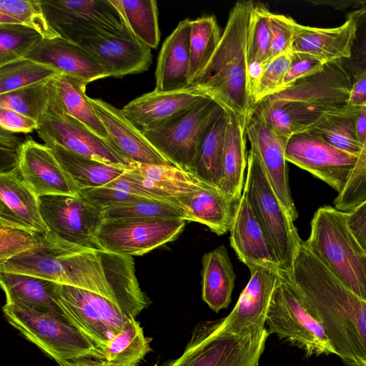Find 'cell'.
<instances>
[{
    "label": "cell",
    "instance_id": "obj_1",
    "mask_svg": "<svg viewBox=\"0 0 366 366\" xmlns=\"http://www.w3.org/2000/svg\"><path fill=\"white\" fill-rule=\"evenodd\" d=\"M0 272L31 275L99 295L136 318L150 304L133 257L84 247L50 232L41 245L0 263Z\"/></svg>",
    "mask_w": 366,
    "mask_h": 366
},
{
    "label": "cell",
    "instance_id": "obj_2",
    "mask_svg": "<svg viewBox=\"0 0 366 366\" xmlns=\"http://www.w3.org/2000/svg\"><path fill=\"white\" fill-rule=\"evenodd\" d=\"M322 324L336 355L366 366V301L350 290L301 240L291 277L280 275Z\"/></svg>",
    "mask_w": 366,
    "mask_h": 366
},
{
    "label": "cell",
    "instance_id": "obj_3",
    "mask_svg": "<svg viewBox=\"0 0 366 366\" xmlns=\"http://www.w3.org/2000/svg\"><path fill=\"white\" fill-rule=\"evenodd\" d=\"M254 5L252 1L234 4L217 48L192 84L205 92L225 112L241 118L246 124L251 107L247 39Z\"/></svg>",
    "mask_w": 366,
    "mask_h": 366
},
{
    "label": "cell",
    "instance_id": "obj_4",
    "mask_svg": "<svg viewBox=\"0 0 366 366\" xmlns=\"http://www.w3.org/2000/svg\"><path fill=\"white\" fill-rule=\"evenodd\" d=\"M305 242L341 282L366 301V251L348 226L347 212L330 205L318 208Z\"/></svg>",
    "mask_w": 366,
    "mask_h": 366
},
{
    "label": "cell",
    "instance_id": "obj_5",
    "mask_svg": "<svg viewBox=\"0 0 366 366\" xmlns=\"http://www.w3.org/2000/svg\"><path fill=\"white\" fill-rule=\"evenodd\" d=\"M2 312L13 327L59 366H72L85 358L105 360L103 351L64 317L8 303L2 307Z\"/></svg>",
    "mask_w": 366,
    "mask_h": 366
},
{
    "label": "cell",
    "instance_id": "obj_6",
    "mask_svg": "<svg viewBox=\"0 0 366 366\" xmlns=\"http://www.w3.org/2000/svg\"><path fill=\"white\" fill-rule=\"evenodd\" d=\"M243 192L280 259L284 275L291 277L301 239L294 221L272 188L257 155L250 149Z\"/></svg>",
    "mask_w": 366,
    "mask_h": 366
},
{
    "label": "cell",
    "instance_id": "obj_7",
    "mask_svg": "<svg viewBox=\"0 0 366 366\" xmlns=\"http://www.w3.org/2000/svg\"><path fill=\"white\" fill-rule=\"evenodd\" d=\"M269 333L239 336L226 332L222 319L195 327L184 351L167 366H257Z\"/></svg>",
    "mask_w": 366,
    "mask_h": 366
},
{
    "label": "cell",
    "instance_id": "obj_8",
    "mask_svg": "<svg viewBox=\"0 0 366 366\" xmlns=\"http://www.w3.org/2000/svg\"><path fill=\"white\" fill-rule=\"evenodd\" d=\"M268 333L290 342L307 356L335 355L322 324L280 275L266 317Z\"/></svg>",
    "mask_w": 366,
    "mask_h": 366
},
{
    "label": "cell",
    "instance_id": "obj_9",
    "mask_svg": "<svg viewBox=\"0 0 366 366\" xmlns=\"http://www.w3.org/2000/svg\"><path fill=\"white\" fill-rule=\"evenodd\" d=\"M224 112L207 99L174 122L142 134L174 166L193 173L205 134Z\"/></svg>",
    "mask_w": 366,
    "mask_h": 366
},
{
    "label": "cell",
    "instance_id": "obj_10",
    "mask_svg": "<svg viewBox=\"0 0 366 366\" xmlns=\"http://www.w3.org/2000/svg\"><path fill=\"white\" fill-rule=\"evenodd\" d=\"M51 27L61 37L76 44L80 40L130 31L110 0H40Z\"/></svg>",
    "mask_w": 366,
    "mask_h": 366
},
{
    "label": "cell",
    "instance_id": "obj_11",
    "mask_svg": "<svg viewBox=\"0 0 366 366\" xmlns=\"http://www.w3.org/2000/svg\"><path fill=\"white\" fill-rule=\"evenodd\" d=\"M41 219L58 238L78 246L102 250L97 236L105 220L104 210L79 196L37 197Z\"/></svg>",
    "mask_w": 366,
    "mask_h": 366
},
{
    "label": "cell",
    "instance_id": "obj_12",
    "mask_svg": "<svg viewBox=\"0 0 366 366\" xmlns=\"http://www.w3.org/2000/svg\"><path fill=\"white\" fill-rule=\"evenodd\" d=\"M187 221L172 219H105L97 233L102 250L141 256L174 240Z\"/></svg>",
    "mask_w": 366,
    "mask_h": 366
},
{
    "label": "cell",
    "instance_id": "obj_13",
    "mask_svg": "<svg viewBox=\"0 0 366 366\" xmlns=\"http://www.w3.org/2000/svg\"><path fill=\"white\" fill-rule=\"evenodd\" d=\"M285 159L340 193L355 166L357 156L342 151L306 131L288 138Z\"/></svg>",
    "mask_w": 366,
    "mask_h": 366
},
{
    "label": "cell",
    "instance_id": "obj_14",
    "mask_svg": "<svg viewBox=\"0 0 366 366\" xmlns=\"http://www.w3.org/2000/svg\"><path fill=\"white\" fill-rule=\"evenodd\" d=\"M105 186L131 194L162 199L176 204L177 199L214 187L193 173L173 165L134 163L119 177ZM178 205V204H177Z\"/></svg>",
    "mask_w": 366,
    "mask_h": 366
},
{
    "label": "cell",
    "instance_id": "obj_15",
    "mask_svg": "<svg viewBox=\"0 0 366 366\" xmlns=\"http://www.w3.org/2000/svg\"><path fill=\"white\" fill-rule=\"evenodd\" d=\"M46 145L54 144L93 160L126 170L134 163L107 140L93 133L78 120L62 113L46 114L36 130Z\"/></svg>",
    "mask_w": 366,
    "mask_h": 366
},
{
    "label": "cell",
    "instance_id": "obj_16",
    "mask_svg": "<svg viewBox=\"0 0 366 366\" xmlns=\"http://www.w3.org/2000/svg\"><path fill=\"white\" fill-rule=\"evenodd\" d=\"M246 133L251 150L259 157L276 196L295 221L298 212L290 189L285 159V148L289 137L273 129L262 113L254 107L249 110Z\"/></svg>",
    "mask_w": 366,
    "mask_h": 366
},
{
    "label": "cell",
    "instance_id": "obj_17",
    "mask_svg": "<svg viewBox=\"0 0 366 366\" xmlns=\"http://www.w3.org/2000/svg\"><path fill=\"white\" fill-rule=\"evenodd\" d=\"M249 280L234 309L222 319V328L239 336L262 335L271 298L280 274L267 267L249 265Z\"/></svg>",
    "mask_w": 366,
    "mask_h": 366
},
{
    "label": "cell",
    "instance_id": "obj_18",
    "mask_svg": "<svg viewBox=\"0 0 366 366\" xmlns=\"http://www.w3.org/2000/svg\"><path fill=\"white\" fill-rule=\"evenodd\" d=\"M211 99L200 89L191 85L185 89L144 94L126 104L122 112L142 133L167 125Z\"/></svg>",
    "mask_w": 366,
    "mask_h": 366
},
{
    "label": "cell",
    "instance_id": "obj_19",
    "mask_svg": "<svg viewBox=\"0 0 366 366\" xmlns=\"http://www.w3.org/2000/svg\"><path fill=\"white\" fill-rule=\"evenodd\" d=\"M76 44L89 51L112 77L144 72L152 62L151 49L130 31L84 39Z\"/></svg>",
    "mask_w": 366,
    "mask_h": 366
},
{
    "label": "cell",
    "instance_id": "obj_20",
    "mask_svg": "<svg viewBox=\"0 0 366 366\" xmlns=\"http://www.w3.org/2000/svg\"><path fill=\"white\" fill-rule=\"evenodd\" d=\"M230 245L247 267L257 265L283 274L280 259L243 192L229 230Z\"/></svg>",
    "mask_w": 366,
    "mask_h": 366
},
{
    "label": "cell",
    "instance_id": "obj_21",
    "mask_svg": "<svg viewBox=\"0 0 366 366\" xmlns=\"http://www.w3.org/2000/svg\"><path fill=\"white\" fill-rule=\"evenodd\" d=\"M19 169L36 197L49 194L79 196V188L58 162L50 147L31 138L24 142Z\"/></svg>",
    "mask_w": 366,
    "mask_h": 366
},
{
    "label": "cell",
    "instance_id": "obj_22",
    "mask_svg": "<svg viewBox=\"0 0 366 366\" xmlns=\"http://www.w3.org/2000/svg\"><path fill=\"white\" fill-rule=\"evenodd\" d=\"M89 99L107 132L109 142L124 157L135 163L173 165L129 122L122 109L101 99Z\"/></svg>",
    "mask_w": 366,
    "mask_h": 366
},
{
    "label": "cell",
    "instance_id": "obj_23",
    "mask_svg": "<svg viewBox=\"0 0 366 366\" xmlns=\"http://www.w3.org/2000/svg\"><path fill=\"white\" fill-rule=\"evenodd\" d=\"M24 58L48 66L86 84L109 76L89 51L62 37L43 39Z\"/></svg>",
    "mask_w": 366,
    "mask_h": 366
},
{
    "label": "cell",
    "instance_id": "obj_24",
    "mask_svg": "<svg viewBox=\"0 0 366 366\" xmlns=\"http://www.w3.org/2000/svg\"><path fill=\"white\" fill-rule=\"evenodd\" d=\"M0 225L43 234L49 232L41 219L38 198L23 179L19 169L0 173Z\"/></svg>",
    "mask_w": 366,
    "mask_h": 366
},
{
    "label": "cell",
    "instance_id": "obj_25",
    "mask_svg": "<svg viewBox=\"0 0 366 366\" xmlns=\"http://www.w3.org/2000/svg\"><path fill=\"white\" fill-rule=\"evenodd\" d=\"M355 33L356 22L350 16L344 24L332 28L296 23L292 51L312 56L325 64L349 60L352 57Z\"/></svg>",
    "mask_w": 366,
    "mask_h": 366
},
{
    "label": "cell",
    "instance_id": "obj_26",
    "mask_svg": "<svg viewBox=\"0 0 366 366\" xmlns=\"http://www.w3.org/2000/svg\"><path fill=\"white\" fill-rule=\"evenodd\" d=\"M190 24L189 19L181 21L164 41L157 59L154 91L167 92L191 86Z\"/></svg>",
    "mask_w": 366,
    "mask_h": 366
},
{
    "label": "cell",
    "instance_id": "obj_27",
    "mask_svg": "<svg viewBox=\"0 0 366 366\" xmlns=\"http://www.w3.org/2000/svg\"><path fill=\"white\" fill-rule=\"evenodd\" d=\"M54 299L68 322L104 352L112 334L84 290L57 284Z\"/></svg>",
    "mask_w": 366,
    "mask_h": 366
},
{
    "label": "cell",
    "instance_id": "obj_28",
    "mask_svg": "<svg viewBox=\"0 0 366 366\" xmlns=\"http://www.w3.org/2000/svg\"><path fill=\"white\" fill-rule=\"evenodd\" d=\"M0 283L6 303L66 319L54 299L57 283L31 275L2 272Z\"/></svg>",
    "mask_w": 366,
    "mask_h": 366
},
{
    "label": "cell",
    "instance_id": "obj_29",
    "mask_svg": "<svg viewBox=\"0 0 366 366\" xmlns=\"http://www.w3.org/2000/svg\"><path fill=\"white\" fill-rule=\"evenodd\" d=\"M227 114L222 178L218 189L229 200L238 202L243 192L247 166L246 122L234 114Z\"/></svg>",
    "mask_w": 366,
    "mask_h": 366
},
{
    "label": "cell",
    "instance_id": "obj_30",
    "mask_svg": "<svg viewBox=\"0 0 366 366\" xmlns=\"http://www.w3.org/2000/svg\"><path fill=\"white\" fill-rule=\"evenodd\" d=\"M202 263V298L218 312L229 306L236 279L227 249L222 244L204 254Z\"/></svg>",
    "mask_w": 366,
    "mask_h": 366
},
{
    "label": "cell",
    "instance_id": "obj_31",
    "mask_svg": "<svg viewBox=\"0 0 366 366\" xmlns=\"http://www.w3.org/2000/svg\"><path fill=\"white\" fill-rule=\"evenodd\" d=\"M238 202L229 200L217 187L177 199V204L186 211L192 222L206 225L217 235L229 232Z\"/></svg>",
    "mask_w": 366,
    "mask_h": 366
},
{
    "label": "cell",
    "instance_id": "obj_32",
    "mask_svg": "<svg viewBox=\"0 0 366 366\" xmlns=\"http://www.w3.org/2000/svg\"><path fill=\"white\" fill-rule=\"evenodd\" d=\"M0 108L13 109L39 123L47 114L64 112L56 84V76L0 94Z\"/></svg>",
    "mask_w": 366,
    "mask_h": 366
},
{
    "label": "cell",
    "instance_id": "obj_33",
    "mask_svg": "<svg viewBox=\"0 0 366 366\" xmlns=\"http://www.w3.org/2000/svg\"><path fill=\"white\" fill-rule=\"evenodd\" d=\"M360 108L346 104L325 112L308 132L332 146L358 157L362 147L356 132Z\"/></svg>",
    "mask_w": 366,
    "mask_h": 366
},
{
    "label": "cell",
    "instance_id": "obj_34",
    "mask_svg": "<svg viewBox=\"0 0 366 366\" xmlns=\"http://www.w3.org/2000/svg\"><path fill=\"white\" fill-rule=\"evenodd\" d=\"M79 189L104 186L126 169L97 162L54 144L46 145Z\"/></svg>",
    "mask_w": 366,
    "mask_h": 366
},
{
    "label": "cell",
    "instance_id": "obj_35",
    "mask_svg": "<svg viewBox=\"0 0 366 366\" xmlns=\"http://www.w3.org/2000/svg\"><path fill=\"white\" fill-rule=\"evenodd\" d=\"M56 84L64 112L109 142L107 132L86 94L87 84L64 74L56 76Z\"/></svg>",
    "mask_w": 366,
    "mask_h": 366
},
{
    "label": "cell",
    "instance_id": "obj_36",
    "mask_svg": "<svg viewBox=\"0 0 366 366\" xmlns=\"http://www.w3.org/2000/svg\"><path fill=\"white\" fill-rule=\"evenodd\" d=\"M227 122L224 112L209 128L201 142L193 171L199 179L217 188L222 178Z\"/></svg>",
    "mask_w": 366,
    "mask_h": 366
},
{
    "label": "cell",
    "instance_id": "obj_37",
    "mask_svg": "<svg viewBox=\"0 0 366 366\" xmlns=\"http://www.w3.org/2000/svg\"><path fill=\"white\" fill-rule=\"evenodd\" d=\"M132 34L142 44L156 49L160 40L155 0H110Z\"/></svg>",
    "mask_w": 366,
    "mask_h": 366
},
{
    "label": "cell",
    "instance_id": "obj_38",
    "mask_svg": "<svg viewBox=\"0 0 366 366\" xmlns=\"http://www.w3.org/2000/svg\"><path fill=\"white\" fill-rule=\"evenodd\" d=\"M151 340L139 322L130 317L123 330L109 341L104 352L105 360L113 366H137L151 350Z\"/></svg>",
    "mask_w": 366,
    "mask_h": 366
},
{
    "label": "cell",
    "instance_id": "obj_39",
    "mask_svg": "<svg viewBox=\"0 0 366 366\" xmlns=\"http://www.w3.org/2000/svg\"><path fill=\"white\" fill-rule=\"evenodd\" d=\"M222 35L214 16L191 20L189 36V83L192 85L213 56Z\"/></svg>",
    "mask_w": 366,
    "mask_h": 366
},
{
    "label": "cell",
    "instance_id": "obj_40",
    "mask_svg": "<svg viewBox=\"0 0 366 366\" xmlns=\"http://www.w3.org/2000/svg\"><path fill=\"white\" fill-rule=\"evenodd\" d=\"M105 219H172L192 222L186 211L165 200L139 197L134 202L104 209Z\"/></svg>",
    "mask_w": 366,
    "mask_h": 366
},
{
    "label": "cell",
    "instance_id": "obj_41",
    "mask_svg": "<svg viewBox=\"0 0 366 366\" xmlns=\"http://www.w3.org/2000/svg\"><path fill=\"white\" fill-rule=\"evenodd\" d=\"M21 24L38 31L44 39L61 37L51 27L40 0H1L0 24Z\"/></svg>",
    "mask_w": 366,
    "mask_h": 366
},
{
    "label": "cell",
    "instance_id": "obj_42",
    "mask_svg": "<svg viewBox=\"0 0 366 366\" xmlns=\"http://www.w3.org/2000/svg\"><path fill=\"white\" fill-rule=\"evenodd\" d=\"M61 73L29 59L0 66V94L54 78Z\"/></svg>",
    "mask_w": 366,
    "mask_h": 366
},
{
    "label": "cell",
    "instance_id": "obj_43",
    "mask_svg": "<svg viewBox=\"0 0 366 366\" xmlns=\"http://www.w3.org/2000/svg\"><path fill=\"white\" fill-rule=\"evenodd\" d=\"M44 38L21 24H0V66L24 58Z\"/></svg>",
    "mask_w": 366,
    "mask_h": 366
},
{
    "label": "cell",
    "instance_id": "obj_44",
    "mask_svg": "<svg viewBox=\"0 0 366 366\" xmlns=\"http://www.w3.org/2000/svg\"><path fill=\"white\" fill-rule=\"evenodd\" d=\"M271 12L262 4H254L250 15L247 39V63L267 64L271 61Z\"/></svg>",
    "mask_w": 366,
    "mask_h": 366
},
{
    "label": "cell",
    "instance_id": "obj_45",
    "mask_svg": "<svg viewBox=\"0 0 366 366\" xmlns=\"http://www.w3.org/2000/svg\"><path fill=\"white\" fill-rule=\"evenodd\" d=\"M366 201V137L343 189L333 201L334 207L349 212Z\"/></svg>",
    "mask_w": 366,
    "mask_h": 366
},
{
    "label": "cell",
    "instance_id": "obj_46",
    "mask_svg": "<svg viewBox=\"0 0 366 366\" xmlns=\"http://www.w3.org/2000/svg\"><path fill=\"white\" fill-rule=\"evenodd\" d=\"M290 53L277 56L266 65L251 94L250 108L282 88L285 76L291 64Z\"/></svg>",
    "mask_w": 366,
    "mask_h": 366
},
{
    "label": "cell",
    "instance_id": "obj_47",
    "mask_svg": "<svg viewBox=\"0 0 366 366\" xmlns=\"http://www.w3.org/2000/svg\"><path fill=\"white\" fill-rule=\"evenodd\" d=\"M46 234L24 228L0 225V263L39 247Z\"/></svg>",
    "mask_w": 366,
    "mask_h": 366
},
{
    "label": "cell",
    "instance_id": "obj_48",
    "mask_svg": "<svg viewBox=\"0 0 366 366\" xmlns=\"http://www.w3.org/2000/svg\"><path fill=\"white\" fill-rule=\"evenodd\" d=\"M296 21L291 17L271 13V60L284 54L292 52Z\"/></svg>",
    "mask_w": 366,
    "mask_h": 366
},
{
    "label": "cell",
    "instance_id": "obj_49",
    "mask_svg": "<svg viewBox=\"0 0 366 366\" xmlns=\"http://www.w3.org/2000/svg\"><path fill=\"white\" fill-rule=\"evenodd\" d=\"M79 195L102 209L134 202L139 197L107 186L81 189Z\"/></svg>",
    "mask_w": 366,
    "mask_h": 366
},
{
    "label": "cell",
    "instance_id": "obj_50",
    "mask_svg": "<svg viewBox=\"0 0 366 366\" xmlns=\"http://www.w3.org/2000/svg\"><path fill=\"white\" fill-rule=\"evenodd\" d=\"M25 140L0 127V173L19 169Z\"/></svg>",
    "mask_w": 366,
    "mask_h": 366
},
{
    "label": "cell",
    "instance_id": "obj_51",
    "mask_svg": "<svg viewBox=\"0 0 366 366\" xmlns=\"http://www.w3.org/2000/svg\"><path fill=\"white\" fill-rule=\"evenodd\" d=\"M290 56V66L285 76L282 89L290 85L298 79L309 76L321 71L326 64L317 58L303 53L292 51Z\"/></svg>",
    "mask_w": 366,
    "mask_h": 366
},
{
    "label": "cell",
    "instance_id": "obj_52",
    "mask_svg": "<svg viewBox=\"0 0 366 366\" xmlns=\"http://www.w3.org/2000/svg\"><path fill=\"white\" fill-rule=\"evenodd\" d=\"M348 16H352L356 22L355 38L350 59H352L353 64L358 70L366 66V2Z\"/></svg>",
    "mask_w": 366,
    "mask_h": 366
},
{
    "label": "cell",
    "instance_id": "obj_53",
    "mask_svg": "<svg viewBox=\"0 0 366 366\" xmlns=\"http://www.w3.org/2000/svg\"><path fill=\"white\" fill-rule=\"evenodd\" d=\"M0 127L13 133H29L37 130L39 122L13 109L0 108Z\"/></svg>",
    "mask_w": 366,
    "mask_h": 366
},
{
    "label": "cell",
    "instance_id": "obj_54",
    "mask_svg": "<svg viewBox=\"0 0 366 366\" xmlns=\"http://www.w3.org/2000/svg\"><path fill=\"white\" fill-rule=\"evenodd\" d=\"M347 224L356 239L366 251V201L347 212Z\"/></svg>",
    "mask_w": 366,
    "mask_h": 366
},
{
    "label": "cell",
    "instance_id": "obj_55",
    "mask_svg": "<svg viewBox=\"0 0 366 366\" xmlns=\"http://www.w3.org/2000/svg\"><path fill=\"white\" fill-rule=\"evenodd\" d=\"M347 104L355 107H366V66L352 74V83Z\"/></svg>",
    "mask_w": 366,
    "mask_h": 366
},
{
    "label": "cell",
    "instance_id": "obj_56",
    "mask_svg": "<svg viewBox=\"0 0 366 366\" xmlns=\"http://www.w3.org/2000/svg\"><path fill=\"white\" fill-rule=\"evenodd\" d=\"M356 132L359 141L362 144L366 137V107L360 108L356 120Z\"/></svg>",
    "mask_w": 366,
    "mask_h": 366
},
{
    "label": "cell",
    "instance_id": "obj_57",
    "mask_svg": "<svg viewBox=\"0 0 366 366\" xmlns=\"http://www.w3.org/2000/svg\"><path fill=\"white\" fill-rule=\"evenodd\" d=\"M72 366H113L105 360L85 358L74 363Z\"/></svg>",
    "mask_w": 366,
    "mask_h": 366
},
{
    "label": "cell",
    "instance_id": "obj_58",
    "mask_svg": "<svg viewBox=\"0 0 366 366\" xmlns=\"http://www.w3.org/2000/svg\"><path fill=\"white\" fill-rule=\"evenodd\" d=\"M154 366H157V365H154Z\"/></svg>",
    "mask_w": 366,
    "mask_h": 366
}]
</instances>
